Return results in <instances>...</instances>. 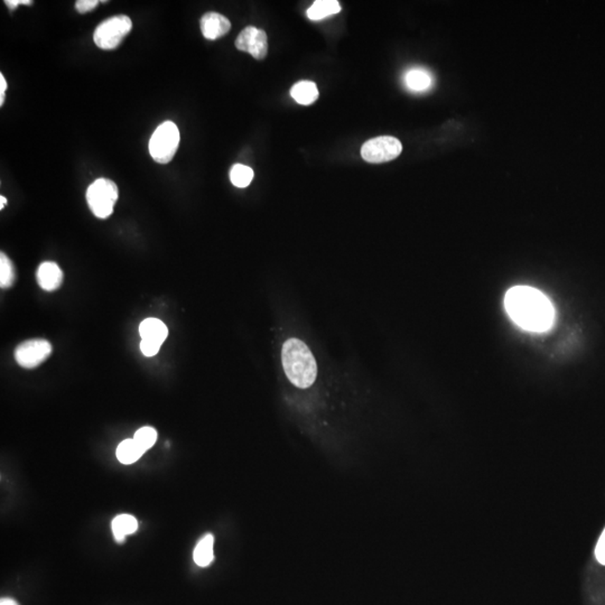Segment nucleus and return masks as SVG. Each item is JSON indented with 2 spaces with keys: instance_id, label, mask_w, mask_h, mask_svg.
Masks as SVG:
<instances>
[{
  "instance_id": "obj_1",
  "label": "nucleus",
  "mask_w": 605,
  "mask_h": 605,
  "mask_svg": "<svg viewBox=\"0 0 605 605\" xmlns=\"http://www.w3.org/2000/svg\"><path fill=\"white\" fill-rule=\"evenodd\" d=\"M505 307L512 321L526 331L544 333L555 323L553 303L540 290L531 286H514L509 290Z\"/></svg>"
},
{
  "instance_id": "obj_2",
  "label": "nucleus",
  "mask_w": 605,
  "mask_h": 605,
  "mask_svg": "<svg viewBox=\"0 0 605 605\" xmlns=\"http://www.w3.org/2000/svg\"><path fill=\"white\" fill-rule=\"evenodd\" d=\"M282 367L290 382L306 389L315 382L318 365L308 346L299 339H290L282 346Z\"/></svg>"
},
{
  "instance_id": "obj_3",
  "label": "nucleus",
  "mask_w": 605,
  "mask_h": 605,
  "mask_svg": "<svg viewBox=\"0 0 605 605\" xmlns=\"http://www.w3.org/2000/svg\"><path fill=\"white\" fill-rule=\"evenodd\" d=\"M180 130L173 122L160 124L150 141V152L152 160L160 164H167L173 160L180 145Z\"/></svg>"
},
{
  "instance_id": "obj_4",
  "label": "nucleus",
  "mask_w": 605,
  "mask_h": 605,
  "mask_svg": "<svg viewBox=\"0 0 605 605\" xmlns=\"http://www.w3.org/2000/svg\"><path fill=\"white\" fill-rule=\"evenodd\" d=\"M119 197L116 183L108 178H98L86 191V201L94 216L107 219L114 212L115 204Z\"/></svg>"
},
{
  "instance_id": "obj_5",
  "label": "nucleus",
  "mask_w": 605,
  "mask_h": 605,
  "mask_svg": "<svg viewBox=\"0 0 605 605\" xmlns=\"http://www.w3.org/2000/svg\"><path fill=\"white\" fill-rule=\"evenodd\" d=\"M133 30V22L126 15H116L103 20L93 33V41L101 50H115Z\"/></svg>"
},
{
  "instance_id": "obj_6",
  "label": "nucleus",
  "mask_w": 605,
  "mask_h": 605,
  "mask_svg": "<svg viewBox=\"0 0 605 605\" xmlns=\"http://www.w3.org/2000/svg\"><path fill=\"white\" fill-rule=\"evenodd\" d=\"M403 152L399 139L391 136H382L369 139L361 148V156L367 163L382 164L393 161Z\"/></svg>"
},
{
  "instance_id": "obj_7",
  "label": "nucleus",
  "mask_w": 605,
  "mask_h": 605,
  "mask_svg": "<svg viewBox=\"0 0 605 605\" xmlns=\"http://www.w3.org/2000/svg\"><path fill=\"white\" fill-rule=\"evenodd\" d=\"M52 353V346L44 339H34L22 342L15 350V360L20 367L34 369L44 363Z\"/></svg>"
},
{
  "instance_id": "obj_8",
  "label": "nucleus",
  "mask_w": 605,
  "mask_h": 605,
  "mask_svg": "<svg viewBox=\"0 0 605 605\" xmlns=\"http://www.w3.org/2000/svg\"><path fill=\"white\" fill-rule=\"evenodd\" d=\"M235 47L241 52L252 54L256 60H263L268 53V37L263 30L248 26L235 39Z\"/></svg>"
},
{
  "instance_id": "obj_9",
  "label": "nucleus",
  "mask_w": 605,
  "mask_h": 605,
  "mask_svg": "<svg viewBox=\"0 0 605 605\" xmlns=\"http://www.w3.org/2000/svg\"><path fill=\"white\" fill-rule=\"evenodd\" d=\"M203 37L210 41H216L224 37L231 30V22L227 17L219 13H207L200 22Z\"/></svg>"
},
{
  "instance_id": "obj_10",
  "label": "nucleus",
  "mask_w": 605,
  "mask_h": 605,
  "mask_svg": "<svg viewBox=\"0 0 605 605\" xmlns=\"http://www.w3.org/2000/svg\"><path fill=\"white\" fill-rule=\"evenodd\" d=\"M37 282L39 287L46 292H54L60 288L63 282V271L58 264L46 261L37 269Z\"/></svg>"
},
{
  "instance_id": "obj_11",
  "label": "nucleus",
  "mask_w": 605,
  "mask_h": 605,
  "mask_svg": "<svg viewBox=\"0 0 605 605\" xmlns=\"http://www.w3.org/2000/svg\"><path fill=\"white\" fill-rule=\"evenodd\" d=\"M139 334L141 340L150 341L162 346L169 337V329L166 324L158 318H146L139 325Z\"/></svg>"
},
{
  "instance_id": "obj_12",
  "label": "nucleus",
  "mask_w": 605,
  "mask_h": 605,
  "mask_svg": "<svg viewBox=\"0 0 605 605\" xmlns=\"http://www.w3.org/2000/svg\"><path fill=\"white\" fill-rule=\"evenodd\" d=\"M138 529V521L131 514H119L111 523V531L117 542H124L128 535H133Z\"/></svg>"
},
{
  "instance_id": "obj_13",
  "label": "nucleus",
  "mask_w": 605,
  "mask_h": 605,
  "mask_svg": "<svg viewBox=\"0 0 605 605\" xmlns=\"http://www.w3.org/2000/svg\"><path fill=\"white\" fill-rule=\"evenodd\" d=\"M290 96L296 103L303 105H310L318 99V86L312 81H299L290 89Z\"/></svg>"
},
{
  "instance_id": "obj_14",
  "label": "nucleus",
  "mask_w": 605,
  "mask_h": 605,
  "mask_svg": "<svg viewBox=\"0 0 605 605\" xmlns=\"http://www.w3.org/2000/svg\"><path fill=\"white\" fill-rule=\"evenodd\" d=\"M405 84L410 91H427L433 86V78L431 73L425 69H412L405 74Z\"/></svg>"
},
{
  "instance_id": "obj_15",
  "label": "nucleus",
  "mask_w": 605,
  "mask_h": 605,
  "mask_svg": "<svg viewBox=\"0 0 605 605\" xmlns=\"http://www.w3.org/2000/svg\"><path fill=\"white\" fill-rule=\"evenodd\" d=\"M117 459L124 465H130L138 461L141 456L144 455V450H141L134 438L122 441L117 448Z\"/></svg>"
},
{
  "instance_id": "obj_16",
  "label": "nucleus",
  "mask_w": 605,
  "mask_h": 605,
  "mask_svg": "<svg viewBox=\"0 0 605 605\" xmlns=\"http://www.w3.org/2000/svg\"><path fill=\"white\" fill-rule=\"evenodd\" d=\"M213 545H214V537L211 533H207L204 537L200 539L193 553L195 564L201 567H207L212 563L213 559H214Z\"/></svg>"
},
{
  "instance_id": "obj_17",
  "label": "nucleus",
  "mask_w": 605,
  "mask_h": 605,
  "mask_svg": "<svg viewBox=\"0 0 605 605\" xmlns=\"http://www.w3.org/2000/svg\"><path fill=\"white\" fill-rule=\"evenodd\" d=\"M340 11V3L337 0H316L315 3L307 9V17L312 20H321Z\"/></svg>"
},
{
  "instance_id": "obj_18",
  "label": "nucleus",
  "mask_w": 605,
  "mask_h": 605,
  "mask_svg": "<svg viewBox=\"0 0 605 605\" xmlns=\"http://www.w3.org/2000/svg\"><path fill=\"white\" fill-rule=\"evenodd\" d=\"M254 171L249 166L235 164L230 171V180L237 188H247L254 180Z\"/></svg>"
},
{
  "instance_id": "obj_19",
  "label": "nucleus",
  "mask_w": 605,
  "mask_h": 605,
  "mask_svg": "<svg viewBox=\"0 0 605 605\" xmlns=\"http://www.w3.org/2000/svg\"><path fill=\"white\" fill-rule=\"evenodd\" d=\"M157 431L150 426H144L136 431L134 440L144 452L150 450L157 441Z\"/></svg>"
},
{
  "instance_id": "obj_20",
  "label": "nucleus",
  "mask_w": 605,
  "mask_h": 605,
  "mask_svg": "<svg viewBox=\"0 0 605 605\" xmlns=\"http://www.w3.org/2000/svg\"><path fill=\"white\" fill-rule=\"evenodd\" d=\"M15 282V268L7 256L4 252L0 254V286L1 288H9Z\"/></svg>"
},
{
  "instance_id": "obj_21",
  "label": "nucleus",
  "mask_w": 605,
  "mask_h": 605,
  "mask_svg": "<svg viewBox=\"0 0 605 605\" xmlns=\"http://www.w3.org/2000/svg\"><path fill=\"white\" fill-rule=\"evenodd\" d=\"M595 559L599 564L605 566V528L601 533L600 537L597 539V545H595L594 550Z\"/></svg>"
},
{
  "instance_id": "obj_22",
  "label": "nucleus",
  "mask_w": 605,
  "mask_h": 605,
  "mask_svg": "<svg viewBox=\"0 0 605 605\" xmlns=\"http://www.w3.org/2000/svg\"><path fill=\"white\" fill-rule=\"evenodd\" d=\"M161 344H157L155 342H150V341L147 340H141V351L143 352L145 357L152 358L154 356L160 352V349H161Z\"/></svg>"
},
{
  "instance_id": "obj_23",
  "label": "nucleus",
  "mask_w": 605,
  "mask_h": 605,
  "mask_svg": "<svg viewBox=\"0 0 605 605\" xmlns=\"http://www.w3.org/2000/svg\"><path fill=\"white\" fill-rule=\"evenodd\" d=\"M98 5H99V1L98 0H79L75 3V9L80 13V14H86L89 11H93L94 8H97Z\"/></svg>"
},
{
  "instance_id": "obj_24",
  "label": "nucleus",
  "mask_w": 605,
  "mask_h": 605,
  "mask_svg": "<svg viewBox=\"0 0 605 605\" xmlns=\"http://www.w3.org/2000/svg\"><path fill=\"white\" fill-rule=\"evenodd\" d=\"M32 4H33V1H31V0H6L5 1V5H7V7L11 9V11H14L20 5L31 6Z\"/></svg>"
},
{
  "instance_id": "obj_25",
  "label": "nucleus",
  "mask_w": 605,
  "mask_h": 605,
  "mask_svg": "<svg viewBox=\"0 0 605 605\" xmlns=\"http://www.w3.org/2000/svg\"><path fill=\"white\" fill-rule=\"evenodd\" d=\"M7 90V81L3 73H0V105L5 103V91Z\"/></svg>"
},
{
  "instance_id": "obj_26",
  "label": "nucleus",
  "mask_w": 605,
  "mask_h": 605,
  "mask_svg": "<svg viewBox=\"0 0 605 605\" xmlns=\"http://www.w3.org/2000/svg\"><path fill=\"white\" fill-rule=\"evenodd\" d=\"M0 605H20L16 601L13 600V599H1L0 601Z\"/></svg>"
},
{
  "instance_id": "obj_27",
  "label": "nucleus",
  "mask_w": 605,
  "mask_h": 605,
  "mask_svg": "<svg viewBox=\"0 0 605 605\" xmlns=\"http://www.w3.org/2000/svg\"><path fill=\"white\" fill-rule=\"evenodd\" d=\"M6 204H7V199L1 195V197H0V209L3 210L4 207H6Z\"/></svg>"
}]
</instances>
